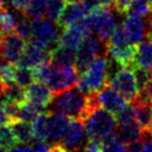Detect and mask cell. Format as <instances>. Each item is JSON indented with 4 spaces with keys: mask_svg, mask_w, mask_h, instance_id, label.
<instances>
[{
    "mask_svg": "<svg viewBox=\"0 0 152 152\" xmlns=\"http://www.w3.org/2000/svg\"><path fill=\"white\" fill-rule=\"evenodd\" d=\"M66 4H67L66 0H48L46 9V18H48V20L57 23L61 13L64 11V7H66Z\"/></svg>",
    "mask_w": 152,
    "mask_h": 152,
    "instance_id": "obj_31",
    "label": "cell"
},
{
    "mask_svg": "<svg viewBox=\"0 0 152 152\" xmlns=\"http://www.w3.org/2000/svg\"><path fill=\"white\" fill-rule=\"evenodd\" d=\"M108 83L115 89L128 102L132 103L139 96V89L135 81L134 73L129 67H123L117 76L109 80Z\"/></svg>",
    "mask_w": 152,
    "mask_h": 152,
    "instance_id": "obj_8",
    "label": "cell"
},
{
    "mask_svg": "<svg viewBox=\"0 0 152 152\" xmlns=\"http://www.w3.org/2000/svg\"><path fill=\"white\" fill-rule=\"evenodd\" d=\"M143 151H152V135L150 131H144L143 132Z\"/></svg>",
    "mask_w": 152,
    "mask_h": 152,
    "instance_id": "obj_40",
    "label": "cell"
},
{
    "mask_svg": "<svg viewBox=\"0 0 152 152\" xmlns=\"http://www.w3.org/2000/svg\"><path fill=\"white\" fill-rule=\"evenodd\" d=\"M132 107L134 109L135 118L141 129L143 132L149 131L152 126V102L137 98V100L132 102Z\"/></svg>",
    "mask_w": 152,
    "mask_h": 152,
    "instance_id": "obj_20",
    "label": "cell"
},
{
    "mask_svg": "<svg viewBox=\"0 0 152 152\" xmlns=\"http://www.w3.org/2000/svg\"><path fill=\"white\" fill-rule=\"evenodd\" d=\"M10 118L8 117V114L4 110V107L2 104V101L0 102V126L6 124V123H10Z\"/></svg>",
    "mask_w": 152,
    "mask_h": 152,
    "instance_id": "obj_41",
    "label": "cell"
},
{
    "mask_svg": "<svg viewBox=\"0 0 152 152\" xmlns=\"http://www.w3.org/2000/svg\"><path fill=\"white\" fill-rule=\"evenodd\" d=\"M109 56L120 61L124 67H134L135 46L129 41L122 25H118L109 40Z\"/></svg>",
    "mask_w": 152,
    "mask_h": 152,
    "instance_id": "obj_5",
    "label": "cell"
},
{
    "mask_svg": "<svg viewBox=\"0 0 152 152\" xmlns=\"http://www.w3.org/2000/svg\"><path fill=\"white\" fill-rule=\"evenodd\" d=\"M151 6L145 0H132L127 10L129 17H145L148 16Z\"/></svg>",
    "mask_w": 152,
    "mask_h": 152,
    "instance_id": "obj_33",
    "label": "cell"
},
{
    "mask_svg": "<svg viewBox=\"0 0 152 152\" xmlns=\"http://www.w3.org/2000/svg\"><path fill=\"white\" fill-rule=\"evenodd\" d=\"M134 66L150 70L152 67V39L147 38L135 46Z\"/></svg>",
    "mask_w": 152,
    "mask_h": 152,
    "instance_id": "obj_21",
    "label": "cell"
},
{
    "mask_svg": "<svg viewBox=\"0 0 152 152\" xmlns=\"http://www.w3.org/2000/svg\"><path fill=\"white\" fill-rule=\"evenodd\" d=\"M31 123L32 139L34 141H48V111L40 112Z\"/></svg>",
    "mask_w": 152,
    "mask_h": 152,
    "instance_id": "obj_22",
    "label": "cell"
},
{
    "mask_svg": "<svg viewBox=\"0 0 152 152\" xmlns=\"http://www.w3.org/2000/svg\"><path fill=\"white\" fill-rule=\"evenodd\" d=\"M100 56H109V42L103 41L98 36H88L82 41L81 46L77 49V59L75 66L79 72L82 73L89 67L91 61Z\"/></svg>",
    "mask_w": 152,
    "mask_h": 152,
    "instance_id": "obj_6",
    "label": "cell"
},
{
    "mask_svg": "<svg viewBox=\"0 0 152 152\" xmlns=\"http://www.w3.org/2000/svg\"><path fill=\"white\" fill-rule=\"evenodd\" d=\"M34 21V37L32 40L45 50H53L60 45V34L53 21L50 20H32Z\"/></svg>",
    "mask_w": 152,
    "mask_h": 152,
    "instance_id": "obj_7",
    "label": "cell"
},
{
    "mask_svg": "<svg viewBox=\"0 0 152 152\" xmlns=\"http://www.w3.org/2000/svg\"><path fill=\"white\" fill-rule=\"evenodd\" d=\"M40 112H42V108H39L31 102L26 101L25 103L20 104V107H19L18 120L32 122L34 119L40 114Z\"/></svg>",
    "mask_w": 152,
    "mask_h": 152,
    "instance_id": "obj_30",
    "label": "cell"
},
{
    "mask_svg": "<svg viewBox=\"0 0 152 152\" xmlns=\"http://www.w3.org/2000/svg\"><path fill=\"white\" fill-rule=\"evenodd\" d=\"M88 141V135L86 132L85 123L79 119H72L70 121L67 133L64 135L61 145L64 151L68 150H83Z\"/></svg>",
    "mask_w": 152,
    "mask_h": 152,
    "instance_id": "obj_11",
    "label": "cell"
},
{
    "mask_svg": "<svg viewBox=\"0 0 152 152\" xmlns=\"http://www.w3.org/2000/svg\"><path fill=\"white\" fill-rule=\"evenodd\" d=\"M79 77H80V72L75 64L55 67V70L47 85L53 92L58 93L69 88L76 87Z\"/></svg>",
    "mask_w": 152,
    "mask_h": 152,
    "instance_id": "obj_9",
    "label": "cell"
},
{
    "mask_svg": "<svg viewBox=\"0 0 152 152\" xmlns=\"http://www.w3.org/2000/svg\"><path fill=\"white\" fill-rule=\"evenodd\" d=\"M97 97L100 107L110 111L114 115H118L128 107L127 100L109 83L104 86L100 91H98Z\"/></svg>",
    "mask_w": 152,
    "mask_h": 152,
    "instance_id": "obj_13",
    "label": "cell"
},
{
    "mask_svg": "<svg viewBox=\"0 0 152 152\" xmlns=\"http://www.w3.org/2000/svg\"><path fill=\"white\" fill-rule=\"evenodd\" d=\"M4 8V0H0V9Z\"/></svg>",
    "mask_w": 152,
    "mask_h": 152,
    "instance_id": "obj_45",
    "label": "cell"
},
{
    "mask_svg": "<svg viewBox=\"0 0 152 152\" xmlns=\"http://www.w3.org/2000/svg\"><path fill=\"white\" fill-rule=\"evenodd\" d=\"M93 26V32L103 41L109 42L111 36L118 27V19L121 13L110 6H101L100 8L89 13Z\"/></svg>",
    "mask_w": 152,
    "mask_h": 152,
    "instance_id": "obj_4",
    "label": "cell"
},
{
    "mask_svg": "<svg viewBox=\"0 0 152 152\" xmlns=\"http://www.w3.org/2000/svg\"><path fill=\"white\" fill-rule=\"evenodd\" d=\"M4 97L6 100L15 102L20 106L27 101V91H26V88H22L15 82L12 85L4 87Z\"/></svg>",
    "mask_w": 152,
    "mask_h": 152,
    "instance_id": "obj_25",
    "label": "cell"
},
{
    "mask_svg": "<svg viewBox=\"0 0 152 152\" xmlns=\"http://www.w3.org/2000/svg\"><path fill=\"white\" fill-rule=\"evenodd\" d=\"M48 58H49V51L45 50L34 41H29L26 46L22 56L16 62V64L18 67L34 68Z\"/></svg>",
    "mask_w": 152,
    "mask_h": 152,
    "instance_id": "obj_17",
    "label": "cell"
},
{
    "mask_svg": "<svg viewBox=\"0 0 152 152\" xmlns=\"http://www.w3.org/2000/svg\"><path fill=\"white\" fill-rule=\"evenodd\" d=\"M77 50L69 47L59 45L49 52V60L55 67L71 66L76 64Z\"/></svg>",
    "mask_w": 152,
    "mask_h": 152,
    "instance_id": "obj_19",
    "label": "cell"
},
{
    "mask_svg": "<svg viewBox=\"0 0 152 152\" xmlns=\"http://www.w3.org/2000/svg\"><path fill=\"white\" fill-rule=\"evenodd\" d=\"M89 13L86 10L82 1H70L68 0L64 11L60 16L59 20L57 21V25L60 28H67L70 26L75 25L77 22L81 21Z\"/></svg>",
    "mask_w": 152,
    "mask_h": 152,
    "instance_id": "obj_15",
    "label": "cell"
},
{
    "mask_svg": "<svg viewBox=\"0 0 152 152\" xmlns=\"http://www.w3.org/2000/svg\"><path fill=\"white\" fill-rule=\"evenodd\" d=\"M32 70H34V81L47 85L49 79H50L51 75H52V72L55 70V66L51 64L49 58H48L47 60L42 61L41 64H39L38 66L32 68Z\"/></svg>",
    "mask_w": 152,
    "mask_h": 152,
    "instance_id": "obj_29",
    "label": "cell"
},
{
    "mask_svg": "<svg viewBox=\"0 0 152 152\" xmlns=\"http://www.w3.org/2000/svg\"><path fill=\"white\" fill-rule=\"evenodd\" d=\"M83 123L89 139L103 141L108 135L115 132L117 118L102 107H97L89 112Z\"/></svg>",
    "mask_w": 152,
    "mask_h": 152,
    "instance_id": "obj_3",
    "label": "cell"
},
{
    "mask_svg": "<svg viewBox=\"0 0 152 152\" xmlns=\"http://www.w3.org/2000/svg\"><path fill=\"white\" fill-rule=\"evenodd\" d=\"M15 82L22 88H28L32 82H34V70L32 68L28 67H18L16 71V80Z\"/></svg>",
    "mask_w": 152,
    "mask_h": 152,
    "instance_id": "obj_35",
    "label": "cell"
},
{
    "mask_svg": "<svg viewBox=\"0 0 152 152\" xmlns=\"http://www.w3.org/2000/svg\"><path fill=\"white\" fill-rule=\"evenodd\" d=\"M131 1H132V0H114L111 6H112L119 13H121L123 16L124 13H127V10H128V8H129V6H130Z\"/></svg>",
    "mask_w": 152,
    "mask_h": 152,
    "instance_id": "obj_38",
    "label": "cell"
},
{
    "mask_svg": "<svg viewBox=\"0 0 152 152\" xmlns=\"http://www.w3.org/2000/svg\"><path fill=\"white\" fill-rule=\"evenodd\" d=\"M147 17H148V21L150 22V23H152V7H151V9H150V11H149Z\"/></svg>",
    "mask_w": 152,
    "mask_h": 152,
    "instance_id": "obj_44",
    "label": "cell"
},
{
    "mask_svg": "<svg viewBox=\"0 0 152 152\" xmlns=\"http://www.w3.org/2000/svg\"><path fill=\"white\" fill-rule=\"evenodd\" d=\"M108 57L100 56L94 58L89 67L80 73L77 87L87 96L100 91L104 86L108 85Z\"/></svg>",
    "mask_w": 152,
    "mask_h": 152,
    "instance_id": "obj_2",
    "label": "cell"
},
{
    "mask_svg": "<svg viewBox=\"0 0 152 152\" xmlns=\"http://www.w3.org/2000/svg\"><path fill=\"white\" fill-rule=\"evenodd\" d=\"M123 29L126 31L128 39L133 46L139 45L147 38L149 21L143 17H128L122 22Z\"/></svg>",
    "mask_w": 152,
    "mask_h": 152,
    "instance_id": "obj_14",
    "label": "cell"
},
{
    "mask_svg": "<svg viewBox=\"0 0 152 152\" xmlns=\"http://www.w3.org/2000/svg\"><path fill=\"white\" fill-rule=\"evenodd\" d=\"M102 143H103V151H127L128 148V144L124 143L122 140L117 135L115 132L108 135L106 139L102 141Z\"/></svg>",
    "mask_w": 152,
    "mask_h": 152,
    "instance_id": "obj_34",
    "label": "cell"
},
{
    "mask_svg": "<svg viewBox=\"0 0 152 152\" xmlns=\"http://www.w3.org/2000/svg\"><path fill=\"white\" fill-rule=\"evenodd\" d=\"M132 70H133V73H134L135 81H137L138 89H139L140 92L149 82L150 78H151V75H150V71H149L148 69L139 67V66H134V67L132 68Z\"/></svg>",
    "mask_w": 152,
    "mask_h": 152,
    "instance_id": "obj_36",
    "label": "cell"
},
{
    "mask_svg": "<svg viewBox=\"0 0 152 152\" xmlns=\"http://www.w3.org/2000/svg\"><path fill=\"white\" fill-rule=\"evenodd\" d=\"M83 150L86 151H91V152H99V151H103V143L102 141L97 139H89L86 143Z\"/></svg>",
    "mask_w": 152,
    "mask_h": 152,
    "instance_id": "obj_37",
    "label": "cell"
},
{
    "mask_svg": "<svg viewBox=\"0 0 152 152\" xmlns=\"http://www.w3.org/2000/svg\"><path fill=\"white\" fill-rule=\"evenodd\" d=\"M26 91H27V101L31 102L42 109L50 106V103L55 98V92L49 87H47L46 83L37 81L32 82L26 89Z\"/></svg>",
    "mask_w": 152,
    "mask_h": 152,
    "instance_id": "obj_16",
    "label": "cell"
},
{
    "mask_svg": "<svg viewBox=\"0 0 152 152\" xmlns=\"http://www.w3.org/2000/svg\"><path fill=\"white\" fill-rule=\"evenodd\" d=\"M145 1H147V2H148V4L152 7V0H145Z\"/></svg>",
    "mask_w": 152,
    "mask_h": 152,
    "instance_id": "obj_46",
    "label": "cell"
},
{
    "mask_svg": "<svg viewBox=\"0 0 152 152\" xmlns=\"http://www.w3.org/2000/svg\"><path fill=\"white\" fill-rule=\"evenodd\" d=\"M149 131H150V133H151V135H152V126H151V128H150V130Z\"/></svg>",
    "mask_w": 152,
    "mask_h": 152,
    "instance_id": "obj_48",
    "label": "cell"
},
{
    "mask_svg": "<svg viewBox=\"0 0 152 152\" xmlns=\"http://www.w3.org/2000/svg\"><path fill=\"white\" fill-rule=\"evenodd\" d=\"M18 19L12 11L8 9H0V29L2 34H11L16 31Z\"/></svg>",
    "mask_w": 152,
    "mask_h": 152,
    "instance_id": "obj_28",
    "label": "cell"
},
{
    "mask_svg": "<svg viewBox=\"0 0 152 152\" xmlns=\"http://www.w3.org/2000/svg\"><path fill=\"white\" fill-rule=\"evenodd\" d=\"M4 83L1 80V77H0V97L4 96Z\"/></svg>",
    "mask_w": 152,
    "mask_h": 152,
    "instance_id": "obj_43",
    "label": "cell"
},
{
    "mask_svg": "<svg viewBox=\"0 0 152 152\" xmlns=\"http://www.w3.org/2000/svg\"><path fill=\"white\" fill-rule=\"evenodd\" d=\"M149 71H150V75H151V77H152V67L150 68V70H149Z\"/></svg>",
    "mask_w": 152,
    "mask_h": 152,
    "instance_id": "obj_47",
    "label": "cell"
},
{
    "mask_svg": "<svg viewBox=\"0 0 152 152\" xmlns=\"http://www.w3.org/2000/svg\"><path fill=\"white\" fill-rule=\"evenodd\" d=\"M50 111H58L70 119H79L83 121L91 111L89 96L82 92L77 86L55 93V98L50 103Z\"/></svg>",
    "mask_w": 152,
    "mask_h": 152,
    "instance_id": "obj_1",
    "label": "cell"
},
{
    "mask_svg": "<svg viewBox=\"0 0 152 152\" xmlns=\"http://www.w3.org/2000/svg\"><path fill=\"white\" fill-rule=\"evenodd\" d=\"M86 37L87 34L85 32V29L79 21L70 27L64 28L62 32L60 34V45L77 50L81 46Z\"/></svg>",
    "mask_w": 152,
    "mask_h": 152,
    "instance_id": "obj_18",
    "label": "cell"
},
{
    "mask_svg": "<svg viewBox=\"0 0 152 152\" xmlns=\"http://www.w3.org/2000/svg\"><path fill=\"white\" fill-rule=\"evenodd\" d=\"M27 41L17 32L4 34L0 38V58L17 62L22 56L27 46Z\"/></svg>",
    "mask_w": 152,
    "mask_h": 152,
    "instance_id": "obj_10",
    "label": "cell"
},
{
    "mask_svg": "<svg viewBox=\"0 0 152 152\" xmlns=\"http://www.w3.org/2000/svg\"><path fill=\"white\" fill-rule=\"evenodd\" d=\"M12 127L13 133L17 138L19 143L29 144L32 139V131H31V124L30 122L22 121V120H15L10 123Z\"/></svg>",
    "mask_w": 152,
    "mask_h": 152,
    "instance_id": "obj_23",
    "label": "cell"
},
{
    "mask_svg": "<svg viewBox=\"0 0 152 152\" xmlns=\"http://www.w3.org/2000/svg\"><path fill=\"white\" fill-rule=\"evenodd\" d=\"M18 143L19 142L13 133L11 124L6 123L0 126V148H2L4 151L12 150L13 147H16Z\"/></svg>",
    "mask_w": 152,
    "mask_h": 152,
    "instance_id": "obj_26",
    "label": "cell"
},
{
    "mask_svg": "<svg viewBox=\"0 0 152 152\" xmlns=\"http://www.w3.org/2000/svg\"><path fill=\"white\" fill-rule=\"evenodd\" d=\"M70 118L58 111H48V141L51 144H61L70 124Z\"/></svg>",
    "mask_w": 152,
    "mask_h": 152,
    "instance_id": "obj_12",
    "label": "cell"
},
{
    "mask_svg": "<svg viewBox=\"0 0 152 152\" xmlns=\"http://www.w3.org/2000/svg\"><path fill=\"white\" fill-rule=\"evenodd\" d=\"M15 32H17L27 42L31 41L34 37V21L27 16H25L22 19H20V21H18Z\"/></svg>",
    "mask_w": 152,
    "mask_h": 152,
    "instance_id": "obj_32",
    "label": "cell"
},
{
    "mask_svg": "<svg viewBox=\"0 0 152 152\" xmlns=\"http://www.w3.org/2000/svg\"><path fill=\"white\" fill-rule=\"evenodd\" d=\"M147 38L152 39V23L149 22V27H148V32H147Z\"/></svg>",
    "mask_w": 152,
    "mask_h": 152,
    "instance_id": "obj_42",
    "label": "cell"
},
{
    "mask_svg": "<svg viewBox=\"0 0 152 152\" xmlns=\"http://www.w3.org/2000/svg\"><path fill=\"white\" fill-rule=\"evenodd\" d=\"M16 71H17L16 62H11L4 58H0V77L4 83V87L15 83Z\"/></svg>",
    "mask_w": 152,
    "mask_h": 152,
    "instance_id": "obj_27",
    "label": "cell"
},
{
    "mask_svg": "<svg viewBox=\"0 0 152 152\" xmlns=\"http://www.w3.org/2000/svg\"><path fill=\"white\" fill-rule=\"evenodd\" d=\"M48 0H30L26 7L25 16L31 20H41L46 17V9Z\"/></svg>",
    "mask_w": 152,
    "mask_h": 152,
    "instance_id": "obj_24",
    "label": "cell"
},
{
    "mask_svg": "<svg viewBox=\"0 0 152 152\" xmlns=\"http://www.w3.org/2000/svg\"><path fill=\"white\" fill-rule=\"evenodd\" d=\"M8 1H9V0H8Z\"/></svg>",
    "mask_w": 152,
    "mask_h": 152,
    "instance_id": "obj_49",
    "label": "cell"
},
{
    "mask_svg": "<svg viewBox=\"0 0 152 152\" xmlns=\"http://www.w3.org/2000/svg\"><path fill=\"white\" fill-rule=\"evenodd\" d=\"M143 145H144V140H143V135L140 138V139H137L134 141H132L128 144L127 151L131 152H139V151H143Z\"/></svg>",
    "mask_w": 152,
    "mask_h": 152,
    "instance_id": "obj_39",
    "label": "cell"
}]
</instances>
